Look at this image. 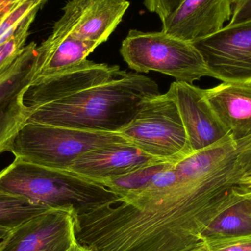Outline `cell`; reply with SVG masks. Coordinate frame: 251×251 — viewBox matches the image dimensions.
Returning <instances> with one entry per match:
<instances>
[{
	"label": "cell",
	"instance_id": "cell-9",
	"mask_svg": "<svg viewBox=\"0 0 251 251\" xmlns=\"http://www.w3.org/2000/svg\"><path fill=\"white\" fill-rule=\"evenodd\" d=\"M129 5L127 0H71L52 32L100 45L114 32Z\"/></svg>",
	"mask_w": 251,
	"mask_h": 251
},
{
	"label": "cell",
	"instance_id": "cell-19",
	"mask_svg": "<svg viewBox=\"0 0 251 251\" xmlns=\"http://www.w3.org/2000/svg\"><path fill=\"white\" fill-rule=\"evenodd\" d=\"M172 162L159 161L142 167L133 172L117 178L105 180L100 184L108 188L120 198L137 193L149 185L153 177Z\"/></svg>",
	"mask_w": 251,
	"mask_h": 251
},
{
	"label": "cell",
	"instance_id": "cell-25",
	"mask_svg": "<svg viewBox=\"0 0 251 251\" xmlns=\"http://www.w3.org/2000/svg\"><path fill=\"white\" fill-rule=\"evenodd\" d=\"M251 20V0H234L232 16L228 25Z\"/></svg>",
	"mask_w": 251,
	"mask_h": 251
},
{
	"label": "cell",
	"instance_id": "cell-4",
	"mask_svg": "<svg viewBox=\"0 0 251 251\" xmlns=\"http://www.w3.org/2000/svg\"><path fill=\"white\" fill-rule=\"evenodd\" d=\"M128 143L118 132L85 131L26 122L10 145L9 152L35 165L68 171L90 151Z\"/></svg>",
	"mask_w": 251,
	"mask_h": 251
},
{
	"label": "cell",
	"instance_id": "cell-16",
	"mask_svg": "<svg viewBox=\"0 0 251 251\" xmlns=\"http://www.w3.org/2000/svg\"><path fill=\"white\" fill-rule=\"evenodd\" d=\"M99 46L71 35L51 32L46 41L37 47L39 69L35 80L79 66Z\"/></svg>",
	"mask_w": 251,
	"mask_h": 251
},
{
	"label": "cell",
	"instance_id": "cell-7",
	"mask_svg": "<svg viewBox=\"0 0 251 251\" xmlns=\"http://www.w3.org/2000/svg\"><path fill=\"white\" fill-rule=\"evenodd\" d=\"M37 44L25 46L0 73V153L9 151L19 130L27 122L29 110L24 96L36 77Z\"/></svg>",
	"mask_w": 251,
	"mask_h": 251
},
{
	"label": "cell",
	"instance_id": "cell-21",
	"mask_svg": "<svg viewBox=\"0 0 251 251\" xmlns=\"http://www.w3.org/2000/svg\"><path fill=\"white\" fill-rule=\"evenodd\" d=\"M38 10L29 13L19 25L13 35L0 45V73L17 57L25 47L29 36V27L35 19Z\"/></svg>",
	"mask_w": 251,
	"mask_h": 251
},
{
	"label": "cell",
	"instance_id": "cell-18",
	"mask_svg": "<svg viewBox=\"0 0 251 251\" xmlns=\"http://www.w3.org/2000/svg\"><path fill=\"white\" fill-rule=\"evenodd\" d=\"M30 201L0 193V229L12 231L33 217L50 210Z\"/></svg>",
	"mask_w": 251,
	"mask_h": 251
},
{
	"label": "cell",
	"instance_id": "cell-3",
	"mask_svg": "<svg viewBox=\"0 0 251 251\" xmlns=\"http://www.w3.org/2000/svg\"><path fill=\"white\" fill-rule=\"evenodd\" d=\"M0 193L25 198L49 209H72L76 217L120 198L104 186L75 173L19 158L0 172Z\"/></svg>",
	"mask_w": 251,
	"mask_h": 251
},
{
	"label": "cell",
	"instance_id": "cell-8",
	"mask_svg": "<svg viewBox=\"0 0 251 251\" xmlns=\"http://www.w3.org/2000/svg\"><path fill=\"white\" fill-rule=\"evenodd\" d=\"M193 44L203 57L211 77L225 82L251 81V20L228 25Z\"/></svg>",
	"mask_w": 251,
	"mask_h": 251
},
{
	"label": "cell",
	"instance_id": "cell-1",
	"mask_svg": "<svg viewBox=\"0 0 251 251\" xmlns=\"http://www.w3.org/2000/svg\"><path fill=\"white\" fill-rule=\"evenodd\" d=\"M237 155L226 140L171 163L143 190L76 217V240L91 251H203V230L245 190Z\"/></svg>",
	"mask_w": 251,
	"mask_h": 251
},
{
	"label": "cell",
	"instance_id": "cell-13",
	"mask_svg": "<svg viewBox=\"0 0 251 251\" xmlns=\"http://www.w3.org/2000/svg\"><path fill=\"white\" fill-rule=\"evenodd\" d=\"M233 4L234 0H184L162 21V32L193 44L222 29L231 20Z\"/></svg>",
	"mask_w": 251,
	"mask_h": 251
},
{
	"label": "cell",
	"instance_id": "cell-12",
	"mask_svg": "<svg viewBox=\"0 0 251 251\" xmlns=\"http://www.w3.org/2000/svg\"><path fill=\"white\" fill-rule=\"evenodd\" d=\"M119 66L86 60L76 67L47 77L35 79L24 96L27 107L52 102L94 85L125 75Z\"/></svg>",
	"mask_w": 251,
	"mask_h": 251
},
{
	"label": "cell",
	"instance_id": "cell-23",
	"mask_svg": "<svg viewBox=\"0 0 251 251\" xmlns=\"http://www.w3.org/2000/svg\"><path fill=\"white\" fill-rule=\"evenodd\" d=\"M184 0H144L148 10L158 15L161 21L169 17Z\"/></svg>",
	"mask_w": 251,
	"mask_h": 251
},
{
	"label": "cell",
	"instance_id": "cell-6",
	"mask_svg": "<svg viewBox=\"0 0 251 251\" xmlns=\"http://www.w3.org/2000/svg\"><path fill=\"white\" fill-rule=\"evenodd\" d=\"M118 133L159 160L176 162L193 153L176 104L166 93L145 100L134 119Z\"/></svg>",
	"mask_w": 251,
	"mask_h": 251
},
{
	"label": "cell",
	"instance_id": "cell-2",
	"mask_svg": "<svg viewBox=\"0 0 251 251\" xmlns=\"http://www.w3.org/2000/svg\"><path fill=\"white\" fill-rule=\"evenodd\" d=\"M159 94L154 80L141 74L126 72L120 77L52 102L27 107L26 122L119 132L134 119L145 100Z\"/></svg>",
	"mask_w": 251,
	"mask_h": 251
},
{
	"label": "cell",
	"instance_id": "cell-24",
	"mask_svg": "<svg viewBox=\"0 0 251 251\" xmlns=\"http://www.w3.org/2000/svg\"><path fill=\"white\" fill-rule=\"evenodd\" d=\"M204 251H251V236L212 243L206 246Z\"/></svg>",
	"mask_w": 251,
	"mask_h": 251
},
{
	"label": "cell",
	"instance_id": "cell-11",
	"mask_svg": "<svg viewBox=\"0 0 251 251\" xmlns=\"http://www.w3.org/2000/svg\"><path fill=\"white\" fill-rule=\"evenodd\" d=\"M166 94L176 104L192 151L207 149L231 137L206 100L204 89L175 81Z\"/></svg>",
	"mask_w": 251,
	"mask_h": 251
},
{
	"label": "cell",
	"instance_id": "cell-22",
	"mask_svg": "<svg viewBox=\"0 0 251 251\" xmlns=\"http://www.w3.org/2000/svg\"><path fill=\"white\" fill-rule=\"evenodd\" d=\"M241 184L251 190V139L244 145L237 159Z\"/></svg>",
	"mask_w": 251,
	"mask_h": 251
},
{
	"label": "cell",
	"instance_id": "cell-28",
	"mask_svg": "<svg viewBox=\"0 0 251 251\" xmlns=\"http://www.w3.org/2000/svg\"><path fill=\"white\" fill-rule=\"evenodd\" d=\"M10 231L8 230L0 229V247H1V243H2L4 239L8 235Z\"/></svg>",
	"mask_w": 251,
	"mask_h": 251
},
{
	"label": "cell",
	"instance_id": "cell-27",
	"mask_svg": "<svg viewBox=\"0 0 251 251\" xmlns=\"http://www.w3.org/2000/svg\"><path fill=\"white\" fill-rule=\"evenodd\" d=\"M68 251H91L89 249H87L85 246L81 245L77 240L74 243V244L72 245V247L70 248Z\"/></svg>",
	"mask_w": 251,
	"mask_h": 251
},
{
	"label": "cell",
	"instance_id": "cell-10",
	"mask_svg": "<svg viewBox=\"0 0 251 251\" xmlns=\"http://www.w3.org/2000/svg\"><path fill=\"white\" fill-rule=\"evenodd\" d=\"M76 217L72 209L42 212L10 231L0 251H68L76 240Z\"/></svg>",
	"mask_w": 251,
	"mask_h": 251
},
{
	"label": "cell",
	"instance_id": "cell-26",
	"mask_svg": "<svg viewBox=\"0 0 251 251\" xmlns=\"http://www.w3.org/2000/svg\"><path fill=\"white\" fill-rule=\"evenodd\" d=\"M23 1L25 0H0V17L10 7Z\"/></svg>",
	"mask_w": 251,
	"mask_h": 251
},
{
	"label": "cell",
	"instance_id": "cell-17",
	"mask_svg": "<svg viewBox=\"0 0 251 251\" xmlns=\"http://www.w3.org/2000/svg\"><path fill=\"white\" fill-rule=\"evenodd\" d=\"M251 236V190H243L226 205L201 234L203 251L212 243Z\"/></svg>",
	"mask_w": 251,
	"mask_h": 251
},
{
	"label": "cell",
	"instance_id": "cell-5",
	"mask_svg": "<svg viewBox=\"0 0 251 251\" xmlns=\"http://www.w3.org/2000/svg\"><path fill=\"white\" fill-rule=\"evenodd\" d=\"M121 54L137 73L156 72L176 81L193 84L210 72L199 50L191 43L161 32L131 29L122 43Z\"/></svg>",
	"mask_w": 251,
	"mask_h": 251
},
{
	"label": "cell",
	"instance_id": "cell-20",
	"mask_svg": "<svg viewBox=\"0 0 251 251\" xmlns=\"http://www.w3.org/2000/svg\"><path fill=\"white\" fill-rule=\"evenodd\" d=\"M48 0H25L13 5L0 17V45L16 32L22 21L34 10H38Z\"/></svg>",
	"mask_w": 251,
	"mask_h": 251
},
{
	"label": "cell",
	"instance_id": "cell-14",
	"mask_svg": "<svg viewBox=\"0 0 251 251\" xmlns=\"http://www.w3.org/2000/svg\"><path fill=\"white\" fill-rule=\"evenodd\" d=\"M159 161L131 143H121L94 149L81 155L68 171L100 184Z\"/></svg>",
	"mask_w": 251,
	"mask_h": 251
},
{
	"label": "cell",
	"instance_id": "cell-15",
	"mask_svg": "<svg viewBox=\"0 0 251 251\" xmlns=\"http://www.w3.org/2000/svg\"><path fill=\"white\" fill-rule=\"evenodd\" d=\"M206 100L236 143L251 137V81L204 90Z\"/></svg>",
	"mask_w": 251,
	"mask_h": 251
}]
</instances>
